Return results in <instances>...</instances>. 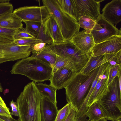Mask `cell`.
Listing matches in <instances>:
<instances>
[{
    "instance_id": "4fadbf2b",
    "label": "cell",
    "mask_w": 121,
    "mask_h": 121,
    "mask_svg": "<svg viewBox=\"0 0 121 121\" xmlns=\"http://www.w3.org/2000/svg\"><path fill=\"white\" fill-rule=\"evenodd\" d=\"M91 30H84L76 33L70 41L79 49L90 53L95 44Z\"/></svg>"
},
{
    "instance_id": "ac0fdd59",
    "label": "cell",
    "mask_w": 121,
    "mask_h": 121,
    "mask_svg": "<svg viewBox=\"0 0 121 121\" xmlns=\"http://www.w3.org/2000/svg\"><path fill=\"white\" fill-rule=\"evenodd\" d=\"M85 116L91 121H98L102 119L113 121L98 101L94 102L88 107Z\"/></svg>"
},
{
    "instance_id": "7a4b0ae2",
    "label": "cell",
    "mask_w": 121,
    "mask_h": 121,
    "mask_svg": "<svg viewBox=\"0 0 121 121\" xmlns=\"http://www.w3.org/2000/svg\"><path fill=\"white\" fill-rule=\"evenodd\" d=\"M99 67L88 75H82L79 72H76L64 88L66 101L76 113L79 111L87 97Z\"/></svg>"
},
{
    "instance_id": "4316f807",
    "label": "cell",
    "mask_w": 121,
    "mask_h": 121,
    "mask_svg": "<svg viewBox=\"0 0 121 121\" xmlns=\"http://www.w3.org/2000/svg\"><path fill=\"white\" fill-rule=\"evenodd\" d=\"M35 37L36 39L40 40L47 45L51 44L53 43V40L45 30L43 22H42L39 31Z\"/></svg>"
},
{
    "instance_id": "e0dca14e",
    "label": "cell",
    "mask_w": 121,
    "mask_h": 121,
    "mask_svg": "<svg viewBox=\"0 0 121 121\" xmlns=\"http://www.w3.org/2000/svg\"><path fill=\"white\" fill-rule=\"evenodd\" d=\"M58 111L56 104L42 95L40 103L41 121H55Z\"/></svg>"
},
{
    "instance_id": "d6986e66",
    "label": "cell",
    "mask_w": 121,
    "mask_h": 121,
    "mask_svg": "<svg viewBox=\"0 0 121 121\" xmlns=\"http://www.w3.org/2000/svg\"><path fill=\"white\" fill-rule=\"evenodd\" d=\"M75 47V45L69 41L62 43L47 44L45 49L68 59Z\"/></svg>"
},
{
    "instance_id": "74e56055",
    "label": "cell",
    "mask_w": 121,
    "mask_h": 121,
    "mask_svg": "<svg viewBox=\"0 0 121 121\" xmlns=\"http://www.w3.org/2000/svg\"><path fill=\"white\" fill-rule=\"evenodd\" d=\"M0 118L5 121H19L18 120H16L12 117H6L0 116Z\"/></svg>"
},
{
    "instance_id": "44dd1931",
    "label": "cell",
    "mask_w": 121,
    "mask_h": 121,
    "mask_svg": "<svg viewBox=\"0 0 121 121\" xmlns=\"http://www.w3.org/2000/svg\"><path fill=\"white\" fill-rule=\"evenodd\" d=\"M38 90L41 95L44 96L56 104V94L57 89L49 85L41 83H35Z\"/></svg>"
},
{
    "instance_id": "60d3db41",
    "label": "cell",
    "mask_w": 121,
    "mask_h": 121,
    "mask_svg": "<svg viewBox=\"0 0 121 121\" xmlns=\"http://www.w3.org/2000/svg\"><path fill=\"white\" fill-rule=\"evenodd\" d=\"M3 89L1 83H0V92H2Z\"/></svg>"
},
{
    "instance_id": "e575fe53",
    "label": "cell",
    "mask_w": 121,
    "mask_h": 121,
    "mask_svg": "<svg viewBox=\"0 0 121 121\" xmlns=\"http://www.w3.org/2000/svg\"><path fill=\"white\" fill-rule=\"evenodd\" d=\"M47 44L42 42L36 43L30 45V51L32 53L41 52L44 49Z\"/></svg>"
},
{
    "instance_id": "6da1fadb",
    "label": "cell",
    "mask_w": 121,
    "mask_h": 121,
    "mask_svg": "<svg viewBox=\"0 0 121 121\" xmlns=\"http://www.w3.org/2000/svg\"><path fill=\"white\" fill-rule=\"evenodd\" d=\"M42 95L35 83L30 82L24 87L16 100L19 121H41L40 103Z\"/></svg>"
},
{
    "instance_id": "9c48e42d",
    "label": "cell",
    "mask_w": 121,
    "mask_h": 121,
    "mask_svg": "<svg viewBox=\"0 0 121 121\" xmlns=\"http://www.w3.org/2000/svg\"><path fill=\"white\" fill-rule=\"evenodd\" d=\"M121 51V36H114L101 43L95 44L91 55L93 56L115 54Z\"/></svg>"
},
{
    "instance_id": "7c38bea8",
    "label": "cell",
    "mask_w": 121,
    "mask_h": 121,
    "mask_svg": "<svg viewBox=\"0 0 121 121\" xmlns=\"http://www.w3.org/2000/svg\"><path fill=\"white\" fill-rule=\"evenodd\" d=\"M108 64L100 75L98 81L88 100L87 109L94 102L99 101L108 90Z\"/></svg>"
},
{
    "instance_id": "83f0119b",
    "label": "cell",
    "mask_w": 121,
    "mask_h": 121,
    "mask_svg": "<svg viewBox=\"0 0 121 121\" xmlns=\"http://www.w3.org/2000/svg\"><path fill=\"white\" fill-rule=\"evenodd\" d=\"M72 107L68 103L59 110L55 121H65L69 114Z\"/></svg>"
},
{
    "instance_id": "f6af8a7d",
    "label": "cell",
    "mask_w": 121,
    "mask_h": 121,
    "mask_svg": "<svg viewBox=\"0 0 121 121\" xmlns=\"http://www.w3.org/2000/svg\"><path fill=\"white\" fill-rule=\"evenodd\" d=\"M86 121H91L89 120V119L88 120H87Z\"/></svg>"
},
{
    "instance_id": "277c9868",
    "label": "cell",
    "mask_w": 121,
    "mask_h": 121,
    "mask_svg": "<svg viewBox=\"0 0 121 121\" xmlns=\"http://www.w3.org/2000/svg\"><path fill=\"white\" fill-rule=\"evenodd\" d=\"M42 1L43 5L47 8L49 14L54 17L65 39L70 41L79 31L80 27L78 21L63 11L56 0H43Z\"/></svg>"
},
{
    "instance_id": "836d02e7",
    "label": "cell",
    "mask_w": 121,
    "mask_h": 121,
    "mask_svg": "<svg viewBox=\"0 0 121 121\" xmlns=\"http://www.w3.org/2000/svg\"><path fill=\"white\" fill-rule=\"evenodd\" d=\"M13 6L9 2L0 3V15L8 13L13 12Z\"/></svg>"
},
{
    "instance_id": "5b68a950",
    "label": "cell",
    "mask_w": 121,
    "mask_h": 121,
    "mask_svg": "<svg viewBox=\"0 0 121 121\" xmlns=\"http://www.w3.org/2000/svg\"><path fill=\"white\" fill-rule=\"evenodd\" d=\"M121 88L119 78L116 76L108 86L106 94L98 101L113 121L121 118Z\"/></svg>"
},
{
    "instance_id": "d590c367",
    "label": "cell",
    "mask_w": 121,
    "mask_h": 121,
    "mask_svg": "<svg viewBox=\"0 0 121 121\" xmlns=\"http://www.w3.org/2000/svg\"><path fill=\"white\" fill-rule=\"evenodd\" d=\"M76 113L75 111L72 108L69 114L65 121H86L84 118L82 119L77 118Z\"/></svg>"
},
{
    "instance_id": "f1b7e54d",
    "label": "cell",
    "mask_w": 121,
    "mask_h": 121,
    "mask_svg": "<svg viewBox=\"0 0 121 121\" xmlns=\"http://www.w3.org/2000/svg\"><path fill=\"white\" fill-rule=\"evenodd\" d=\"M72 64L67 58L56 55L55 62L52 69V73L58 69Z\"/></svg>"
},
{
    "instance_id": "8d00e7d4",
    "label": "cell",
    "mask_w": 121,
    "mask_h": 121,
    "mask_svg": "<svg viewBox=\"0 0 121 121\" xmlns=\"http://www.w3.org/2000/svg\"><path fill=\"white\" fill-rule=\"evenodd\" d=\"M10 105L12 108V112L11 115L18 116L19 114L18 109L16 103L14 102L12 100L10 102Z\"/></svg>"
},
{
    "instance_id": "f35d334b",
    "label": "cell",
    "mask_w": 121,
    "mask_h": 121,
    "mask_svg": "<svg viewBox=\"0 0 121 121\" xmlns=\"http://www.w3.org/2000/svg\"><path fill=\"white\" fill-rule=\"evenodd\" d=\"M0 41L5 42H13L8 39L1 38L0 37Z\"/></svg>"
},
{
    "instance_id": "9a60e30c",
    "label": "cell",
    "mask_w": 121,
    "mask_h": 121,
    "mask_svg": "<svg viewBox=\"0 0 121 121\" xmlns=\"http://www.w3.org/2000/svg\"><path fill=\"white\" fill-rule=\"evenodd\" d=\"M117 53L93 56L91 55L90 53L87 61L79 72L84 75H88L95 69L103 65L116 59Z\"/></svg>"
},
{
    "instance_id": "603a6c76",
    "label": "cell",
    "mask_w": 121,
    "mask_h": 121,
    "mask_svg": "<svg viewBox=\"0 0 121 121\" xmlns=\"http://www.w3.org/2000/svg\"><path fill=\"white\" fill-rule=\"evenodd\" d=\"M56 1L63 11L78 21L73 0H56Z\"/></svg>"
},
{
    "instance_id": "8fae6325",
    "label": "cell",
    "mask_w": 121,
    "mask_h": 121,
    "mask_svg": "<svg viewBox=\"0 0 121 121\" xmlns=\"http://www.w3.org/2000/svg\"><path fill=\"white\" fill-rule=\"evenodd\" d=\"M76 72L72 64L60 69L52 73L50 84L57 90L64 88Z\"/></svg>"
},
{
    "instance_id": "5bb4252c",
    "label": "cell",
    "mask_w": 121,
    "mask_h": 121,
    "mask_svg": "<svg viewBox=\"0 0 121 121\" xmlns=\"http://www.w3.org/2000/svg\"><path fill=\"white\" fill-rule=\"evenodd\" d=\"M102 12L103 17L116 26L121 21V0H113L107 4Z\"/></svg>"
},
{
    "instance_id": "ba28073f",
    "label": "cell",
    "mask_w": 121,
    "mask_h": 121,
    "mask_svg": "<svg viewBox=\"0 0 121 121\" xmlns=\"http://www.w3.org/2000/svg\"><path fill=\"white\" fill-rule=\"evenodd\" d=\"M22 22L35 21L44 22L50 15L46 7L24 6L15 9L13 12Z\"/></svg>"
},
{
    "instance_id": "f546056e",
    "label": "cell",
    "mask_w": 121,
    "mask_h": 121,
    "mask_svg": "<svg viewBox=\"0 0 121 121\" xmlns=\"http://www.w3.org/2000/svg\"><path fill=\"white\" fill-rule=\"evenodd\" d=\"M43 22L25 21L26 27L35 36L39 33Z\"/></svg>"
},
{
    "instance_id": "3957f363",
    "label": "cell",
    "mask_w": 121,
    "mask_h": 121,
    "mask_svg": "<svg viewBox=\"0 0 121 121\" xmlns=\"http://www.w3.org/2000/svg\"><path fill=\"white\" fill-rule=\"evenodd\" d=\"M12 74L24 75L35 82L49 80L52 73L51 67L42 60L31 57L16 62L10 71Z\"/></svg>"
},
{
    "instance_id": "30bf717a",
    "label": "cell",
    "mask_w": 121,
    "mask_h": 121,
    "mask_svg": "<svg viewBox=\"0 0 121 121\" xmlns=\"http://www.w3.org/2000/svg\"><path fill=\"white\" fill-rule=\"evenodd\" d=\"M77 17L86 16L96 20L100 14V2L104 0H73Z\"/></svg>"
},
{
    "instance_id": "d6a6232c",
    "label": "cell",
    "mask_w": 121,
    "mask_h": 121,
    "mask_svg": "<svg viewBox=\"0 0 121 121\" xmlns=\"http://www.w3.org/2000/svg\"><path fill=\"white\" fill-rule=\"evenodd\" d=\"M0 116L12 117L9 108L7 106L4 101L0 95Z\"/></svg>"
},
{
    "instance_id": "52a82bcc",
    "label": "cell",
    "mask_w": 121,
    "mask_h": 121,
    "mask_svg": "<svg viewBox=\"0 0 121 121\" xmlns=\"http://www.w3.org/2000/svg\"><path fill=\"white\" fill-rule=\"evenodd\" d=\"M91 32L95 44L102 42L114 36H121V30L104 19L100 14L95 20Z\"/></svg>"
},
{
    "instance_id": "ab89813d",
    "label": "cell",
    "mask_w": 121,
    "mask_h": 121,
    "mask_svg": "<svg viewBox=\"0 0 121 121\" xmlns=\"http://www.w3.org/2000/svg\"><path fill=\"white\" fill-rule=\"evenodd\" d=\"M10 1V0H0V3L5 2H9Z\"/></svg>"
},
{
    "instance_id": "1f68e13d",
    "label": "cell",
    "mask_w": 121,
    "mask_h": 121,
    "mask_svg": "<svg viewBox=\"0 0 121 121\" xmlns=\"http://www.w3.org/2000/svg\"><path fill=\"white\" fill-rule=\"evenodd\" d=\"M42 41L36 39H24L14 40L13 43L19 46L31 45L34 44Z\"/></svg>"
},
{
    "instance_id": "d4e9b609",
    "label": "cell",
    "mask_w": 121,
    "mask_h": 121,
    "mask_svg": "<svg viewBox=\"0 0 121 121\" xmlns=\"http://www.w3.org/2000/svg\"><path fill=\"white\" fill-rule=\"evenodd\" d=\"M78 21L80 28H82L84 30H91L95 23V20L86 16L81 17L78 19Z\"/></svg>"
},
{
    "instance_id": "484cf974",
    "label": "cell",
    "mask_w": 121,
    "mask_h": 121,
    "mask_svg": "<svg viewBox=\"0 0 121 121\" xmlns=\"http://www.w3.org/2000/svg\"><path fill=\"white\" fill-rule=\"evenodd\" d=\"M14 40L24 39H36L35 36L26 27L17 29L13 36Z\"/></svg>"
},
{
    "instance_id": "7402d4cb",
    "label": "cell",
    "mask_w": 121,
    "mask_h": 121,
    "mask_svg": "<svg viewBox=\"0 0 121 121\" xmlns=\"http://www.w3.org/2000/svg\"><path fill=\"white\" fill-rule=\"evenodd\" d=\"M30 57L42 60L50 66L53 69L55 62L56 55L44 49L41 52L32 53Z\"/></svg>"
},
{
    "instance_id": "7bdbcfd3",
    "label": "cell",
    "mask_w": 121,
    "mask_h": 121,
    "mask_svg": "<svg viewBox=\"0 0 121 121\" xmlns=\"http://www.w3.org/2000/svg\"><path fill=\"white\" fill-rule=\"evenodd\" d=\"M115 121H121V118H120V119Z\"/></svg>"
},
{
    "instance_id": "8992f818",
    "label": "cell",
    "mask_w": 121,
    "mask_h": 121,
    "mask_svg": "<svg viewBox=\"0 0 121 121\" xmlns=\"http://www.w3.org/2000/svg\"><path fill=\"white\" fill-rule=\"evenodd\" d=\"M31 45L19 46L13 42L0 41V64L28 57Z\"/></svg>"
},
{
    "instance_id": "4dcf8cb0",
    "label": "cell",
    "mask_w": 121,
    "mask_h": 121,
    "mask_svg": "<svg viewBox=\"0 0 121 121\" xmlns=\"http://www.w3.org/2000/svg\"><path fill=\"white\" fill-rule=\"evenodd\" d=\"M17 30L0 27V37L13 41V36Z\"/></svg>"
},
{
    "instance_id": "ffe728a7",
    "label": "cell",
    "mask_w": 121,
    "mask_h": 121,
    "mask_svg": "<svg viewBox=\"0 0 121 121\" xmlns=\"http://www.w3.org/2000/svg\"><path fill=\"white\" fill-rule=\"evenodd\" d=\"M22 22L13 12L0 15V27L17 30L23 27Z\"/></svg>"
},
{
    "instance_id": "ee69618b",
    "label": "cell",
    "mask_w": 121,
    "mask_h": 121,
    "mask_svg": "<svg viewBox=\"0 0 121 121\" xmlns=\"http://www.w3.org/2000/svg\"><path fill=\"white\" fill-rule=\"evenodd\" d=\"M0 121H5L0 118Z\"/></svg>"
},
{
    "instance_id": "cb8c5ba5",
    "label": "cell",
    "mask_w": 121,
    "mask_h": 121,
    "mask_svg": "<svg viewBox=\"0 0 121 121\" xmlns=\"http://www.w3.org/2000/svg\"><path fill=\"white\" fill-rule=\"evenodd\" d=\"M108 86L116 77H119L121 76V64L117 63L115 64H111L109 62H108Z\"/></svg>"
},
{
    "instance_id": "b9f144b4",
    "label": "cell",
    "mask_w": 121,
    "mask_h": 121,
    "mask_svg": "<svg viewBox=\"0 0 121 121\" xmlns=\"http://www.w3.org/2000/svg\"><path fill=\"white\" fill-rule=\"evenodd\" d=\"M107 120L105 119H102L98 121H107Z\"/></svg>"
},
{
    "instance_id": "2e32d148",
    "label": "cell",
    "mask_w": 121,
    "mask_h": 121,
    "mask_svg": "<svg viewBox=\"0 0 121 121\" xmlns=\"http://www.w3.org/2000/svg\"><path fill=\"white\" fill-rule=\"evenodd\" d=\"M45 31L53 40L54 44L62 43L66 42L60 29L53 16L50 15L43 22Z\"/></svg>"
}]
</instances>
